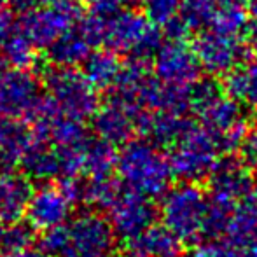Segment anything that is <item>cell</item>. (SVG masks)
Wrapping results in <instances>:
<instances>
[{"instance_id":"obj_12","label":"cell","mask_w":257,"mask_h":257,"mask_svg":"<svg viewBox=\"0 0 257 257\" xmlns=\"http://www.w3.org/2000/svg\"><path fill=\"white\" fill-rule=\"evenodd\" d=\"M107 212L115 236H121L122 240L142 233L156 220V208L151 198L126 187L117 191L112 203L107 206Z\"/></svg>"},{"instance_id":"obj_32","label":"cell","mask_w":257,"mask_h":257,"mask_svg":"<svg viewBox=\"0 0 257 257\" xmlns=\"http://www.w3.org/2000/svg\"><path fill=\"white\" fill-rule=\"evenodd\" d=\"M248 0H219L220 6H231V7H247Z\"/></svg>"},{"instance_id":"obj_30","label":"cell","mask_w":257,"mask_h":257,"mask_svg":"<svg viewBox=\"0 0 257 257\" xmlns=\"http://www.w3.org/2000/svg\"><path fill=\"white\" fill-rule=\"evenodd\" d=\"M18 23L14 21V16L6 7H0V42L7 37L13 30H16Z\"/></svg>"},{"instance_id":"obj_1","label":"cell","mask_w":257,"mask_h":257,"mask_svg":"<svg viewBox=\"0 0 257 257\" xmlns=\"http://www.w3.org/2000/svg\"><path fill=\"white\" fill-rule=\"evenodd\" d=\"M41 250L49 257H112L115 233L103 215L84 212L61 226L42 231Z\"/></svg>"},{"instance_id":"obj_17","label":"cell","mask_w":257,"mask_h":257,"mask_svg":"<svg viewBox=\"0 0 257 257\" xmlns=\"http://www.w3.org/2000/svg\"><path fill=\"white\" fill-rule=\"evenodd\" d=\"M23 173L34 180H49L60 177L56 149L49 140L32 133V140L20 161Z\"/></svg>"},{"instance_id":"obj_6","label":"cell","mask_w":257,"mask_h":257,"mask_svg":"<svg viewBox=\"0 0 257 257\" xmlns=\"http://www.w3.org/2000/svg\"><path fill=\"white\" fill-rule=\"evenodd\" d=\"M46 89L49 105L56 114L84 122L100 107L96 88L74 67H54L46 72Z\"/></svg>"},{"instance_id":"obj_35","label":"cell","mask_w":257,"mask_h":257,"mask_svg":"<svg viewBox=\"0 0 257 257\" xmlns=\"http://www.w3.org/2000/svg\"><path fill=\"white\" fill-rule=\"evenodd\" d=\"M6 60H4V58H2V54H0V72H2L4 70V68H6Z\"/></svg>"},{"instance_id":"obj_2","label":"cell","mask_w":257,"mask_h":257,"mask_svg":"<svg viewBox=\"0 0 257 257\" xmlns=\"http://www.w3.org/2000/svg\"><path fill=\"white\" fill-rule=\"evenodd\" d=\"M191 108L198 114L206 130L217 135L224 153L240 147L247 133V119L236 100L227 96L213 79H198L189 88Z\"/></svg>"},{"instance_id":"obj_15","label":"cell","mask_w":257,"mask_h":257,"mask_svg":"<svg viewBox=\"0 0 257 257\" xmlns=\"http://www.w3.org/2000/svg\"><path fill=\"white\" fill-rule=\"evenodd\" d=\"M124 257H180L182 241L165 226H149L124 240Z\"/></svg>"},{"instance_id":"obj_16","label":"cell","mask_w":257,"mask_h":257,"mask_svg":"<svg viewBox=\"0 0 257 257\" xmlns=\"http://www.w3.org/2000/svg\"><path fill=\"white\" fill-rule=\"evenodd\" d=\"M32 184L25 173L0 170V220L6 224L21 220L25 215Z\"/></svg>"},{"instance_id":"obj_19","label":"cell","mask_w":257,"mask_h":257,"mask_svg":"<svg viewBox=\"0 0 257 257\" xmlns=\"http://www.w3.org/2000/svg\"><path fill=\"white\" fill-rule=\"evenodd\" d=\"M48 58L54 67H75L84 61L93 46L86 41L77 27L67 30L48 46Z\"/></svg>"},{"instance_id":"obj_33","label":"cell","mask_w":257,"mask_h":257,"mask_svg":"<svg viewBox=\"0 0 257 257\" xmlns=\"http://www.w3.org/2000/svg\"><path fill=\"white\" fill-rule=\"evenodd\" d=\"M247 7H248V11H250V16L254 18L255 23H257V0H248Z\"/></svg>"},{"instance_id":"obj_28","label":"cell","mask_w":257,"mask_h":257,"mask_svg":"<svg viewBox=\"0 0 257 257\" xmlns=\"http://www.w3.org/2000/svg\"><path fill=\"white\" fill-rule=\"evenodd\" d=\"M243 161L250 166H257V128L247 130L245 137L240 142Z\"/></svg>"},{"instance_id":"obj_8","label":"cell","mask_w":257,"mask_h":257,"mask_svg":"<svg viewBox=\"0 0 257 257\" xmlns=\"http://www.w3.org/2000/svg\"><path fill=\"white\" fill-rule=\"evenodd\" d=\"M82 14L81 0H54L23 13L18 28L35 48H48L54 39L74 28Z\"/></svg>"},{"instance_id":"obj_18","label":"cell","mask_w":257,"mask_h":257,"mask_svg":"<svg viewBox=\"0 0 257 257\" xmlns=\"http://www.w3.org/2000/svg\"><path fill=\"white\" fill-rule=\"evenodd\" d=\"M30 140L32 132L21 119H0V170L16 168Z\"/></svg>"},{"instance_id":"obj_11","label":"cell","mask_w":257,"mask_h":257,"mask_svg":"<svg viewBox=\"0 0 257 257\" xmlns=\"http://www.w3.org/2000/svg\"><path fill=\"white\" fill-rule=\"evenodd\" d=\"M154 75L165 84L191 88L200 79L201 65L184 39H170L154 53Z\"/></svg>"},{"instance_id":"obj_4","label":"cell","mask_w":257,"mask_h":257,"mask_svg":"<svg viewBox=\"0 0 257 257\" xmlns=\"http://www.w3.org/2000/svg\"><path fill=\"white\" fill-rule=\"evenodd\" d=\"M161 42L163 37L158 25L147 20L146 14L121 7L105 16L102 44L110 51L147 61L154 56Z\"/></svg>"},{"instance_id":"obj_26","label":"cell","mask_w":257,"mask_h":257,"mask_svg":"<svg viewBox=\"0 0 257 257\" xmlns=\"http://www.w3.org/2000/svg\"><path fill=\"white\" fill-rule=\"evenodd\" d=\"M34 241V229L28 224L16 222L6 224L2 240H0V250H18V248L32 247Z\"/></svg>"},{"instance_id":"obj_24","label":"cell","mask_w":257,"mask_h":257,"mask_svg":"<svg viewBox=\"0 0 257 257\" xmlns=\"http://www.w3.org/2000/svg\"><path fill=\"white\" fill-rule=\"evenodd\" d=\"M219 6V0H180L177 16L187 32L203 30L212 23Z\"/></svg>"},{"instance_id":"obj_7","label":"cell","mask_w":257,"mask_h":257,"mask_svg":"<svg viewBox=\"0 0 257 257\" xmlns=\"http://www.w3.org/2000/svg\"><path fill=\"white\" fill-rule=\"evenodd\" d=\"M206 212L208 198L194 182L177 186L163 194V224L180 241H196L205 236Z\"/></svg>"},{"instance_id":"obj_22","label":"cell","mask_w":257,"mask_h":257,"mask_svg":"<svg viewBox=\"0 0 257 257\" xmlns=\"http://www.w3.org/2000/svg\"><path fill=\"white\" fill-rule=\"evenodd\" d=\"M117 151L115 146L102 139H89L84 146V159H82V173L88 179L110 177L115 170Z\"/></svg>"},{"instance_id":"obj_3","label":"cell","mask_w":257,"mask_h":257,"mask_svg":"<svg viewBox=\"0 0 257 257\" xmlns=\"http://www.w3.org/2000/svg\"><path fill=\"white\" fill-rule=\"evenodd\" d=\"M121 182L126 189L147 198H159L170 189L173 173L168 156L149 140H128L115 161Z\"/></svg>"},{"instance_id":"obj_37","label":"cell","mask_w":257,"mask_h":257,"mask_svg":"<svg viewBox=\"0 0 257 257\" xmlns=\"http://www.w3.org/2000/svg\"><path fill=\"white\" fill-rule=\"evenodd\" d=\"M7 4H11V0H0V7H6Z\"/></svg>"},{"instance_id":"obj_14","label":"cell","mask_w":257,"mask_h":257,"mask_svg":"<svg viewBox=\"0 0 257 257\" xmlns=\"http://www.w3.org/2000/svg\"><path fill=\"white\" fill-rule=\"evenodd\" d=\"M91 117L96 137L112 146H119V144H126L128 140H132V137L135 135L140 114H135L128 107L108 98V102L103 107L96 108Z\"/></svg>"},{"instance_id":"obj_25","label":"cell","mask_w":257,"mask_h":257,"mask_svg":"<svg viewBox=\"0 0 257 257\" xmlns=\"http://www.w3.org/2000/svg\"><path fill=\"white\" fill-rule=\"evenodd\" d=\"M121 187L117 186L112 177H100V179H88L82 180V203H88L95 208H105L112 203L117 191Z\"/></svg>"},{"instance_id":"obj_9","label":"cell","mask_w":257,"mask_h":257,"mask_svg":"<svg viewBox=\"0 0 257 257\" xmlns=\"http://www.w3.org/2000/svg\"><path fill=\"white\" fill-rule=\"evenodd\" d=\"M42 100V84L30 68L0 72V117L34 119Z\"/></svg>"},{"instance_id":"obj_21","label":"cell","mask_w":257,"mask_h":257,"mask_svg":"<svg viewBox=\"0 0 257 257\" xmlns=\"http://www.w3.org/2000/svg\"><path fill=\"white\" fill-rule=\"evenodd\" d=\"M222 88L227 96L257 110V61L240 63L227 72Z\"/></svg>"},{"instance_id":"obj_27","label":"cell","mask_w":257,"mask_h":257,"mask_svg":"<svg viewBox=\"0 0 257 257\" xmlns=\"http://www.w3.org/2000/svg\"><path fill=\"white\" fill-rule=\"evenodd\" d=\"M139 2H142L147 20L158 27H165L170 20L177 16L180 0H139Z\"/></svg>"},{"instance_id":"obj_5","label":"cell","mask_w":257,"mask_h":257,"mask_svg":"<svg viewBox=\"0 0 257 257\" xmlns=\"http://www.w3.org/2000/svg\"><path fill=\"white\" fill-rule=\"evenodd\" d=\"M222 153L217 135L205 126L189 124L172 144L168 156L170 168L179 179L186 182H198L212 173Z\"/></svg>"},{"instance_id":"obj_13","label":"cell","mask_w":257,"mask_h":257,"mask_svg":"<svg viewBox=\"0 0 257 257\" xmlns=\"http://www.w3.org/2000/svg\"><path fill=\"white\" fill-rule=\"evenodd\" d=\"M72 208L74 203L68 200L60 184H44L37 189H32L23 217L32 229L42 233L67 222L70 219Z\"/></svg>"},{"instance_id":"obj_29","label":"cell","mask_w":257,"mask_h":257,"mask_svg":"<svg viewBox=\"0 0 257 257\" xmlns=\"http://www.w3.org/2000/svg\"><path fill=\"white\" fill-rule=\"evenodd\" d=\"M81 2L88 4V6L91 7L93 13L108 16V14L121 9L124 4H133V2H139V0H81Z\"/></svg>"},{"instance_id":"obj_31","label":"cell","mask_w":257,"mask_h":257,"mask_svg":"<svg viewBox=\"0 0 257 257\" xmlns=\"http://www.w3.org/2000/svg\"><path fill=\"white\" fill-rule=\"evenodd\" d=\"M0 257H49L48 254L41 250V248H18V250H0Z\"/></svg>"},{"instance_id":"obj_20","label":"cell","mask_w":257,"mask_h":257,"mask_svg":"<svg viewBox=\"0 0 257 257\" xmlns=\"http://www.w3.org/2000/svg\"><path fill=\"white\" fill-rule=\"evenodd\" d=\"M119 54L110 49H91L82 61V74L96 89H108L121 70Z\"/></svg>"},{"instance_id":"obj_23","label":"cell","mask_w":257,"mask_h":257,"mask_svg":"<svg viewBox=\"0 0 257 257\" xmlns=\"http://www.w3.org/2000/svg\"><path fill=\"white\" fill-rule=\"evenodd\" d=\"M0 54L14 68H32L37 61V48L18 27L0 42Z\"/></svg>"},{"instance_id":"obj_34","label":"cell","mask_w":257,"mask_h":257,"mask_svg":"<svg viewBox=\"0 0 257 257\" xmlns=\"http://www.w3.org/2000/svg\"><path fill=\"white\" fill-rule=\"evenodd\" d=\"M250 41L254 42V51H255V54H257V34H255V32H254V34H252Z\"/></svg>"},{"instance_id":"obj_36","label":"cell","mask_w":257,"mask_h":257,"mask_svg":"<svg viewBox=\"0 0 257 257\" xmlns=\"http://www.w3.org/2000/svg\"><path fill=\"white\" fill-rule=\"evenodd\" d=\"M4 229H6V222H2V220H0V240H2Z\"/></svg>"},{"instance_id":"obj_10","label":"cell","mask_w":257,"mask_h":257,"mask_svg":"<svg viewBox=\"0 0 257 257\" xmlns=\"http://www.w3.org/2000/svg\"><path fill=\"white\" fill-rule=\"evenodd\" d=\"M193 49L201 68L213 75H219L227 74L234 67L243 63L247 56V41L206 27L196 39Z\"/></svg>"}]
</instances>
